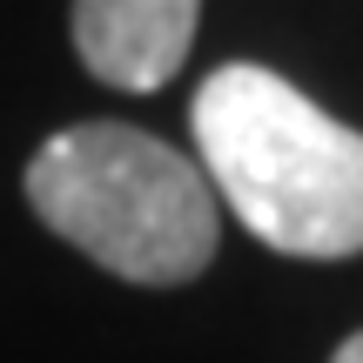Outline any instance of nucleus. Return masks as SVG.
<instances>
[{"label":"nucleus","instance_id":"obj_4","mask_svg":"<svg viewBox=\"0 0 363 363\" xmlns=\"http://www.w3.org/2000/svg\"><path fill=\"white\" fill-rule=\"evenodd\" d=\"M330 363H363V330H357V337H343V350L330 357Z\"/></svg>","mask_w":363,"mask_h":363},{"label":"nucleus","instance_id":"obj_1","mask_svg":"<svg viewBox=\"0 0 363 363\" xmlns=\"http://www.w3.org/2000/svg\"><path fill=\"white\" fill-rule=\"evenodd\" d=\"M189 128L216 202H229L262 249L310 262L363 249V135L276 67H216L189 101Z\"/></svg>","mask_w":363,"mask_h":363},{"label":"nucleus","instance_id":"obj_3","mask_svg":"<svg viewBox=\"0 0 363 363\" xmlns=\"http://www.w3.org/2000/svg\"><path fill=\"white\" fill-rule=\"evenodd\" d=\"M202 0H74V54L121 94H155L195 48Z\"/></svg>","mask_w":363,"mask_h":363},{"label":"nucleus","instance_id":"obj_2","mask_svg":"<svg viewBox=\"0 0 363 363\" xmlns=\"http://www.w3.org/2000/svg\"><path fill=\"white\" fill-rule=\"evenodd\" d=\"M27 208L121 283L169 289L216 262V189L182 148L128 121H74L27 162Z\"/></svg>","mask_w":363,"mask_h":363}]
</instances>
